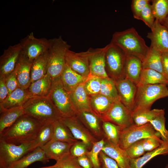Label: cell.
<instances>
[{
	"label": "cell",
	"mask_w": 168,
	"mask_h": 168,
	"mask_svg": "<svg viewBox=\"0 0 168 168\" xmlns=\"http://www.w3.org/2000/svg\"><path fill=\"white\" fill-rule=\"evenodd\" d=\"M44 124L24 114L0 133V140L16 144L32 142Z\"/></svg>",
	"instance_id": "1"
},
{
	"label": "cell",
	"mask_w": 168,
	"mask_h": 168,
	"mask_svg": "<svg viewBox=\"0 0 168 168\" xmlns=\"http://www.w3.org/2000/svg\"><path fill=\"white\" fill-rule=\"evenodd\" d=\"M111 42L120 48L126 54L135 56L141 61L149 48L133 27L115 32L112 35Z\"/></svg>",
	"instance_id": "2"
},
{
	"label": "cell",
	"mask_w": 168,
	"mask_h": 168,
	"mask_svg": "<svg viewBox=\"0 0 168 168\" xmlns=\"http://www.w3.org/2000/svg\"><path fill=\"white\" fill-rule=\"evenodd\" d=\"M23 107L25 114L43 124L54 123L62 118L49 96L30 98Z\"/></svg>",
	"instance_id": "3"
},
{
	"label": "cell",
	"mask_w": 168,
	"mask_h": 168,
	"mask_svg": "<svg viewBox=\"0 0 168 168\" xmlns=\"http://www.w3.org/2000/svg\"><path fill=\"white\" fill-rule=\"evenodd\" d=\"M49 59L47 73L54 82L60 79L66 64V52L71 46L63 39L61 36L49 39Z\"/></svg>",
	"instance_id": "4"
},
{
	"label": "cell",
	"mask_w": 168,
	"mask_h": 168,
	"mask_svg": "<svg viewBox=\"0 0 168 168\" xmlns=\"http://www.w3.org/2000/svg\"><path fill=\"white\" fill-rule=\"evenodd\" d=\"M137 87L134 107L133 110L150 109L155 101L168 96V88L166 84H149Z\"/></svg>",
	"instance_id": "5"
},
{
	"label": "cell",
	"mask_w": 168,
	"mask_h": 168,
	"mask_svg": "<svg viewBox=\"0 0 168 168\" xmlns=\"http://www.w3.org/2000/svg\"><path fill=\"white\" fill-rule=\"evenodd\" d=\"M126 55L120 48L111 42L106 45L105 70L109 77L115 81L125 78L124 68Z\"/></svg>",
	"instance_id": "6"
},
{
	"label": "cell",
	"mask_w": 168,
	"mask_h": 168,
	"mask_svg": "<svg viewBox=\"0 0 168 168\" xmlns=\"http://www.w3.org/2000/svg\"><path fill=\"white\" fill-rule=\"evenodd\" d=\"M149 137L161 138L160 134L150 123L140 126L133 124L121 130L118 145L125 150L135 142Z\"/></svg>",
	"instance_id": "7"
},
{
	"label": "cell",
	"mask_w": 168,
	"mask_h": 168,
	"mask_svg": "<svg viewBox=\"0 0 168 168\" xmlns=\"http://www.w3.org/2000/svg\"><path fill=\"white\" fill-rule=\"evenodd\" d=\"M49 96L61 118L76 116L69 93L63 87L60 79L53 82Z\"/></svg>",
	"instance_id": "8"
},
{
	"label": "cell",
	"mask_w": 168,
	"mask_h": 168,
	"mask_svg": "<svg viewBox=\"0 0 168 168\" xmlns=\"http://www.w3.org/2000/svg\"><path fill=\"white\" fill-rule=\"evenodd\" d=\"M32 142L16 144L0 140V168H7L31 152Z\"/></svg>",
	"instance_id": "9"
},
{
	"label": "cell",
	"mask_w": 168,
	"mask_h": 168,
	"mask_svg": "<svg viewBox=\"0 0 168 168\" xmlns=\"http://www.w3.org/2000/svg\"><path fill=\"white\" fill-rule=\"evenodd\" d=\"M132 112L120 100H119L113 102L102 119L103 121L111 122L123 129L134 124Z\"/></svg>",
	"instance_id": "10"
},
{
	"label": "cell",
	"mask_w": 168,
	"mask_h": 168,
	"mask_svg": "<svg viewBox=\"0 0 168 168\" xmlns=\"http://www.w3.org/2000/svg\"><path fill=\"white\" fill-rule=\"evenodd\" d=\"M19 43L21 47V53L32 62L48 50L49 41V40L45 38H36L31 32L22 39Z\"/></svg>",
	"instance_id": "11"
},
{
	"label": "cell",
	"mask_w": 168,
	"mask_h": 168,
	"mask_svg": "<svg viewBox=\"0 0 168 168\" xmlns=\"http://www.w3.org/2000/svg\"><path fill=\"white\" fill-rule=\"evenodd\" d=\"M69 129L74 138L84 142L89 151L98 140L89 132L77 116L62 118L60 120Z\"/></svg>",
	"instance_id": "12"
},
{
	"label": "cell",
	"mask_w": 168,
	"mask_h": 168,
	"mask_svg": "<svg viewBox=\"0 0 168 168\" xmlns=\"http://www.w3.org/2000/svg\"><path fill=\"white\" fill-rule=\"evenodd\" d=\"M88 50L76 53L68 49L65 56L66 64L73 71L85 77L90 75Z\"/></svg>",
	"instance_id": "13"
},
{
	"label": "cell",
	"mask_w": 168,
	"mask_h": 168,
	"mask_svg": "<svg viewBox=\"0 0 168 168\" xmlns=\"http://www.w3.org/2000/svg\"><path fill=\"white\" fill-rule=\"evenodd\" d=\"M106 45L96 49L89 48V64L90 75L101 78H108L105 70V54Z\"/></svg>",
	"instance_id": "14"
},
{
	"label": "cell",
	"mask_w": 168,
	"mask_h": 168,
	"mask_svg": "<svg viewBox=\"0 0 168 168\" xmlns=\"http://www.w3.org/2000/svg\"><path fill=\"white\" fill-rule=\"evenodd\" d=\"M151 30L147 35L151 40L150 46L162 53L168 52V31L166 28L155 19Z\"/></svg>",
	"instance_id": "15"
},
{
	"label": "cell",
	"mask_w": 168,
	"mask_h": 168,
	"mask_svg": "<svg viewBox=\"0 0 168 168\" xmlns=\"http://www.w3.org/2000/svg\"><path fill=\"white\" fill-rule=\"evenodd\" d=\"M115 82L120 101L132 111L134 107L136 85L125 78Z\"/></svg>",
	"instance_id": "16"
},
{
	"label": "cell",
	"mask_w": 168,
	"mask_h": 168,
	"mask_svg": "<svg viewBox=\"0 0 168 168\" xmlns=\"http://www.w3.org/2000/svg\"><path fill=\"white\" fill-rule=\"evenodd\" d=\"M21 50L19 43L4 50L0 58V75L5 77L14 71Z\"/></svg>",
	"instance_id": "17"
},
{
	"label": "cell",
	"mask_w": 168,
	"mask_h": 168,
	"mask_svg": "<svg viewBox=\"0 0 168 168\" xmlns=\"http://www.w3.org/2000/svg\"><path fill=\"white\" fill-rule=\"evenodd\" d=\"M76 116L91 134L98 141L104 138L103 121L91 111L77 112Z\"/></svg>",
	"instance_id": "18"
},
{
	"label": "cell",
	"mask_w": 168,
	"mask_h": 168,
	"mask_svg": "<svg viewBox=\"0 0 168 168\" xmlns=\"http://www.w3.org/2000/svg\"><path fill=\"white\" fill-rule=\"evenodd\" d=\"M32 62L21 52L14 71L19 86L23 89H27L31 83L30 71Z\"/></svg>",
	"instance_id": "19"
},
{
	"label": "cell",
	"mask_w": 168,
	"mask_h": 168,
	"mask_svg": "<svg viewBox=\"0 0 168 168\" xmlns=\"http://www.w3.org/2000/svg\"><path fill=\"white\" fill-rule=\"evenodd\" d=\"M53 82L51 77L47 73L43 77L31 83L26 89L30 98L49 96Z\"/></svg>",
	"instance_id": "20"
},
{
	"label": "cell",
	"mask_w": 168,
	"mask_h": 168,
	"mask_svg": "<svg viewBox=\"0 0 168 168\" xmlns=\"http://www.w3.org/2000/svg\"><path fill=\"white\" fill-rule=\"evenodd\" d=\"M74 143L60 141H50L41 147L47 158L58 161L70 153V148Z\"/></svg>",
	"instance_id": "21"
},
{
	"label": "cell",
	"mask_w": 168,
	"mask_h": 168,
	"mask_svg": "<svg viewBox=\"0 0 168 168\" xmlns=\"http://www.w3.org/2000/svg\"><path fill=\"white\" fill-rule=\"evenodd\" d=\"M68 93L76 114L83 111H91L90 96L86 92L83 83L78 85Z\"/></svg>",
	"instance_id": "22"
},
{
	"label": "cell",
	"mask_w": 168,
	"mask_h": 168,
	"mask_svg": "<svg viewBox=\"0 0 168 168\" xmlns=\"http://www.w3.org/2000/svg\"><path fill=\"white\" fill-rule=\"evenodd\" d=\"M102 151L114 160L120 168H130L131 159L126 150L121 148L118 145L105 141Z\"/></svg>",
	"instance_id": "23"
},
{
	"label": "cell",
	"mask_w": 168,
	"mask_h": 168,
	"mask_svg": "<svg viewBox=\"0 0 168 168\" xmlns=\"http://www.w3.org/2000/svg\"><path fill=\"white\" fill-rule=\"evenodd\" d=\"M142 69V61L139 58L133 55L126 54L124 68L125 78L137 86Z\"/></svg>",
	"instance_id": "24"
},
{
	"label": "cell",
	"mask_w": 168,
	"mask_h": 168,
	"mask_svg": "<svg viewBox=\"0 0 168 168\" xmlns=\"http://www.w3.org/2000/svg\"><path fill=\"white\" fill-rule=\"evenodd\" d=\"M30 98L27 91L19 87L0 103V112L16 107H23Z\"/></svg>",
	"instance_id": "25"
},
{
	"label": "cell",
	"mask_w": 168,
	"mask_h": 168,
	"mask_svg": "<svg viewBox=\"0 0 168 168\" xmlns=\"http://www.w3.org/2000/svg\"><path fill=\"white\" fill-rule=\"evenodd\" d=\"M88 77L77 73L66 64L60 80L64 89L69 93L78 85L83 83Z\"/></svg>",
	"instance_id": "26"
},
{
	"label": "cell",
	"mask_w": 168,
	"mask_h": 168,
	"mask_svg": "<svg viewBox=\"0 0 168 168\" xmlns=\"http://www.w3.org/2000/svg\"><path fill=\"white\" fill-rule=\"evenodd\" d=\"M49 59L48 50L32 61L30 71L31 83L43 77L47 73Z\"/></svg>",
	"instance_id": "27"
},
{
	"label": "cell",
	"mask_w": 168,
	"mask_h": 168,
	"mask_svg": "<svg viewBox=\"0 0 168 168\" xmlns=\"http://www.w3.org/2000/svg\"><path fill=\"white\" fill-rule=\"evenodd\" d=\"M90 102L92 112L101 119L114 102L100 93L90 96Z\"/></svg>",
	"instance_id": "28"
},
{
	"label": "cell",
	"mask_w": 168,
	"mask_h": 168,
	"mask_svg": "<svg viewBox=\"0 0 168 168\" xmlns=\"http://www.w3.org/2000/svg\"><path fill=\"white\" fill-rule=\"evenodd\" d=\"M45 153L41 147L38 148L14 162L7 168H26L32 163L40 161H48Z\"/></svg>",
	"instance_id": "29"
},
{
	"label": "cell",
	"mask_w": 168,
	"mask_h": 168,
	"mask_svg": "<svg viewBox=\"0 0 168 168\" xmlns=\"http://www.w3.org/2000/svg\"><path fill=\"white\" fill-rule=\"evenodd\" d=\"M162 54V53L150 46L142 61V69H153L163 75Z\"/></svg>",
	"instance_id": "30"
},
{
	"label": "cell",
	"mask_w": 168,
	"mask_h": 168,
	"mask_svg": "<svg viewBox=\"0 0 168 168\" xmlns=\"http://www.w3.org/2000/svg\"><path fill=\"white\" fill-rule=\"evenodd\" d=\"M168 154V141H164L159 147L145 153L142 156L131 159L130 168H142L147 162L156 156Z\"/></svg>",
	"instance_id": "31"
},
{
	"label": "cell",
	"mask_w": 168,
	"mask_h": 168,
	"mask_svg": "<svg viewBox=\"0 0 168 168\" xmlns=\"http://www.w3.org/2000/svg\"><path fill=\"white\" fill-rule=\"evenodd\" d=\"M0 112V133L24 114L23 107L7 110Z\"/></svg>",
	"instance_id": "32"
},
{
	"label": "cell",
	"mask_w": 168,
	"mask_h": 168,
	"mask_svg": "<svg viewBox=\"0 0 168 168\" xmlns=\"http://www.w3.org/2000/svg\"><path fill=\"white\" fill-rule=\"evenodd\" d=\"M168 85V81L158 72L150 69H142L137 87L149 84Z\"/></svg>",
	"instance_id": "33"
},
{
	"label": "cell",
	"mask_w": 168,
	"mask_h": 168,
	"mask_svg": "<svg viewBox=\"0 0 168 168\" xmlns=\"http://www.w3.org/2000/svg\"><path fill=\"white\" fill-rule=\"evenodd\" d=\"M53 124V133L50 141L74 143L78 141L74 138L68 128L60 120L54 122Z\"/></svg>",
	"instance_id": "34"
},
{
	"label": "cell",
	"mask_w": 168,
	"mask_h": 168,
	"mask_svg": "<svg viewBox=\"0 0 168 168\" xmlns=\"http://www.w3.org/2000/svg\"><path fill=\"white\" fill-rule=\"evenodd\" d=\"M54 123H47L43 125L32 142L31 152L38 148L42 147L51 140L53 133Z\"/></svg>",
	"instance_id": "35"
},
{
	"label": "cell",
	"mask_w": 168,
	"mask_h": 168,
	"mask_svg": "<svg viewBox=\"0 0 168 168\" xmlns=\"http://www.w3.org/2000/svg\"><path fill=\"white\" fill-rule=\"evenodd\" d=\"M162 109H140L133 110L132 117L134 124L138 126L149 123L150 120L155 118Z\"/></svg>",
	"instance_id": "36"
},
{
	"label": "cell",
	"mask_w": 168,
	"mask_h": 168,
	"mask_svg": "<svg viewBox=\"0 0 168 168\" xmlns=\"http://www.w3.org/2000/svg\"><path fill=\"white\" fill-rule=\"evenodd\" d=\"M102 128L105 141L118 145L122 129L111 122L105 121H103Z\"/></svg>",
	"instance_id": "37"
},
{
	"label": "cell",
	"mask_w": 168,
	"mask_h": 168,
	"mask_svg": "<svg viewBox=\"0 0 168 168\" xmlns=\"http://www.w3.org/2000/svg\"><path fill=\"white\" fill-rule=\"evenodd\" d=\"M114 102L120 100L115 82L110 77L102 78L100 93Z\"/></svg>",
	"instance_id": "38"
},
{
	"label": "cell",
	"mask_w": 168,
	"mask_h": 168,
	"mask_svg": "<svg viewBox=\"0 0 168 168\" xmlns=\"http://www.w3.org/2000/svg\"><path fill=\"white\" fill-rule=\"evenodd\" d=\"M151 4L155 19L161 24L168 15V0H153Z\"/></svg>",
	"instance_id": "39"
},
{
	"label": "cell",
	"mask_w": 168,
	"mask_h": 168,
	"mask_svg": "<svg viewBox=\"0 0 168 168\" xmlns=\"http://www.w3.org/2000/svg\"><path fill=\"white\" fill-rule=\"evenodd\" d=\"M165 111L163 110L155 118L150 120L149 123L154 129L160 134L161 139L164 141H167L168 130L165 128Z\"/></svg>",
	"instance_id": "40"
},
{
	"label": "cell",
	"mask_w": 168,
	"mask_h": 168,
	"mask_svg": "<svg viewBox=\"0 0 168 168\" xmlns=\"http://www.w3.org/2000/svg\"><path fill=\"white\" fill-rule=\"evenodd\" d=\"M101 79L90 75L83 83L85 91L90 96L100 93Z\"/></svg>",
	"instance_id": "41"
},
{
	"label": "cell",
	"mask_w": 168,
	"mask_h": 168,
	"mask_svg": "<svg viewBox=\"0 0 168 168\" xmlns=\"http://www.w3.org/2000/svg\"><path fill=\"white\" fill-rule=\"evenodd\" d=\"M105 143L104 138L97 141L93 144L91 149L86 154L91 161L94 168H100L99 154Z\"/></svg>",
	"instance_id": "42"
},
{
	"label": "cell",
	"mask_w": 168,
	"mask_h": 168,
	"mask_svg": "<svg viewBox=\"0 0 168 168\" xmlns=\"http://www.w3.org/2000/svg\"><path fill=\"white\" fill-rule=\"evenodd\" d=\"M139 20H142L151 29L152 28L155 18L150 3L147 4L142 11Z\"/></svg>",
	"instance_id": "43"
},
{
	"label": "cell",
	"mask_w": 168,
	"mask_h": 168,
	"mask_svg": "<svg viewBox=\"0 0 168 168\" xmlns=\"http://www.w3.org/2000/svg\"><path fill=\"white\" fill-rule=\"evenodd\" d=\"M59 168H83L79 164L77 158L70 153L65 155L55 164Z\"/></svg>",
	"instance_id": "44"
},
{
	"label": "cell",
	"mask_w": 168,
	"mask_h": 168,
	"mask_svg": "<svg viewBox=\"0 0 168 168\" xmlns=\"http://www.w3.org/2000/svg\"><path fill=\"white\" fill-rule=\"evenodd\" d=\"M125 150L129 157L132 159L140 157L146 152L142 146V139L135 142Z\"/></svg>",
	"instance_id": "45"
},
{
	"label": "cell",
	"mask_w": 168,
	"mask_h": 168,
	"mask_svg": "<svg viewBox=\"0 0 168 168\" xmlns=\"http://www.w3.org/2000/svg\"><path fill=\"white\" fill-rule=\"evenodd\" d=\"M164 141L160 138L149 137L142 139V145L145 152H147L158 148Z\"/></svg>",
	"instance_id": "46"
},
{
	"label": "cell",
	"mask_w": 168,
	"mask_h": 168,
	"mask_svg": "<svg viewBox=\"0 0 168 168\" xmlns=\"http://www.w3.org/2000/svg\"><path fill=\"white\" fill-rule=\"evenodd\" d=\"M89 151L87 145L83 142L78 140L71 146L70 153L72 156L77 158L86 155Z\"/></svg>",
	"instance_id": "47"
},
{
	"label": "cell",
	"mask_w": 168,
	"mask_h": 168,
	"mask_svg": "<svg viewBox=\"0 0 168 168\" xmlns=\"http://www.w3.org/2000/svg\"><path fill=\"white\" fill-rule=\"evenodd\" d=\"M100 168H120L116 162L102 151L99 154Z\"/></svg>",
	"instance_id": "48"
},
{
	"label": "cell",
	"mask_w": 168,
	"mask_h": 168,
	"mask_svg": "<svg viewBox=\"0 0 168 168\" xmlns=\"http://www.w3.org/2000/svg\"><path fill=\"white\" fill-rule=\"evenodd\" d=\"M149 0H133L131 3V9L133 17L139 20L141 12L145 6L150 3Z\"/></svg>",
	"instance_id": "49"
},
{
	"label": "cell",
	"mask_w": 168,
	"mask_h": 168,
	"mask_svg": "<svg viewBox=\"0 0 168 168\" xmlns=\"http://www.w3.org/2000/svg\"><path fill=\"white\" fill-rule=\"evenodd\" d=\"M4 77L5 84L8 90V95L19 87L14 71Z\"/></svg>",
	"instance_id": "50"
},
{
	"label": "cell",
	"mask_w": 168,
	"mask_h": 168,
	"mask_svg": "<svg viewBox=\"0 0 168 168\" xmlns=\"http://www.w3.org/2000/svg\"><path fill=\"white\" fill-rule=\"evenodd\" d=\"M8 91L5 81V77L0 75V103L7 96Z\"/></svg>",
	"instance_id": "51"
},
{
	"label": "cell",
	"mask_w": 168,
	"mask_h": 168,
	"mask_svg": "<svg viewBox=\"0 0 168 168\" xmlns=\"http://www.w3.org/2000/svg\"><path fill=\"white\" fill-rule=\"evenodd\" d=\"M77 159L79 164L83 168H94L90 159L86 155L77 157Z\"/></svg>",
	"instance_id": "52"
},
{
	"label": "cell",
	"mask_w": 168,
	"mask_h": 168,
	"mask_svg": "<svg viewBox=\"0 0 168 168\" xmlns=\"http://www.w3.org/2000/svg\"><path fill=\"white\" fill-rule=\"evenodd\" d=\"M162 61L163 75L168 81V52L162 53Z\"/></svg>",
	"instance_id": "53"
},
{
	"label": "cell",
	"mask_w": 168,
	"mask_h": 168,
	"mask_svg": "<svg viewBox=\"0 0 168 168\" xmlns=\"http://www.w3.org/2000/svg\"><path fill=\"white\" fill-rule=\"evenodd\" d=\"M162 24L166 28L168 31V15Z\"/></svg>",
	"instance_id": "54"
},
{
	"label": "cell",
	"mask_w": 168,
	"mask_h": 168,
	"mask_svg": "<svg viewBox=\"0 0 168 168\" xmlns=\"http://www.w3.org/2000/svg\"><path fill=\"white\" fill-rule=\"evenodd\" d=\"M40 168H59V167L58 166H57L55 164L54 165L52 166Z\"/></svg>",
	"instance_id": "55"
},
{
	"label": "cell",
	"mask_w": 168,
	"mask_h": 168,
	"mask_svg": "<svg viewBox=\"0 0 168 168\" xmlns=\"http://www.w3.org/2000/svg\"><path fill=\"white\" fill-rule=\"evenodd\" d=\"M167 141H168V130L167 131Z\"/></svg>",
	"instance_id": "56"
},
{
	"label": "cell",
	"mask_w": 168,
	"mask_h": 168,
	"mask_svg": "<svg viewBox=\"0 0 168 168\" xmlns=\"http://www.w3.org/2000/svg\"><path fill=\"white\" fill-rule=\"evenodd\" d=\"M165 168H168V164L166 165Z\"/></svg>",
	"instance_id": "57"
}]
</instances>
